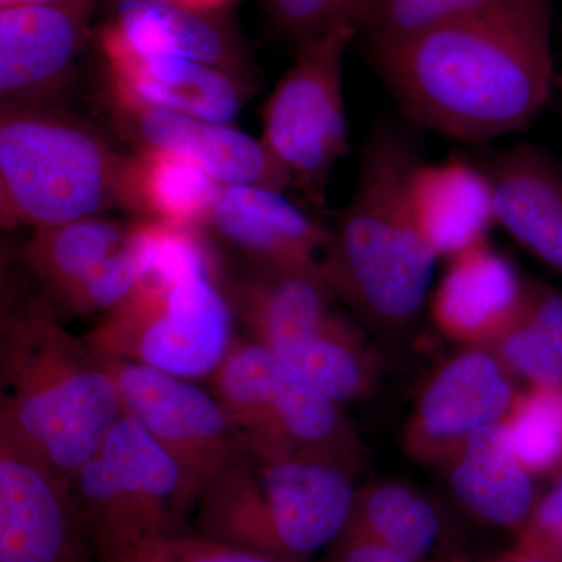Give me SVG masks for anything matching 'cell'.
I'll use <instances>...</instances> for the list:
<instances>
[{
    "label": "cell",
    "mask_w": 562,
    "mask_h": 562,
    "mask_svg": "<svg viewBox=\"0 0 562 562\" xmlns=\"http://www.w3.org/2000/svg\"><path fill=\"white\" fill-rule=\"evenodd\" d=\"M409 120L464 143L522 131L552 94V2L503 0L408 38L369 43Z\"/></svg>",
    "instance_id": "obj_1"
},
{
    "label": "cell",
    "mask_w": 562,
    "mask_h": 562,
    "mask_svg": "<svg viewBox=\"0 0 562 562\" xmlns=\"http://www.w3.org/2000/svg\"><path fill=\"white\" fill-rule=\"evenodd\" d=\"M0 417L72 479L124 414L102 358L46 297L10 294L0 319Z\"/></svg>",
    "instance_id": "obj_2"
},
{
    "label": "cell",
    "mask_w": 562,
    "mask_h": 562,
    "mask_svg": "<svg viewBox=\"0 0 562 562\" xmlns=\"http://www.w3.org/2000/svg\"><path fill=\"white\" fill-rule=\"evenodd\" d=\"M420 161L405 128L375 125L362 146L357 188L319 260L335 299L379 330L416 319L438 260L409 211V179Z\"/></svg>",
    "instance_id": "obj_3"
},
{
    "label": "cell",
    "mask_w": 562,
    "mask_h": 562,
    "mask_svg": "<svg viewBox=\"0 0 562 562\" xmlns=\"http://www.w3.org/2000/svg\"><path fill=\"white\" fill-rule=\"evenodd\" d=\"M351 473L330 461L269 460L243 449L199 495L198 532L281 562L305 561L346 530L357 495Z\"/></svg>",
    "instance_id": "obj_4"
},
{
    "label": "cell",
    "mask_w": 562,
    "mask_h": 562,
    "mask_svg": "<svg viewBox=\"0 0 562 562\" xmlns=\"http://www.w3.org/2000/svg\"><path fill=\"white\" fill-rule=\"evenodd\" d=\"M128 161L87 122L40 105H2V227L36 231L125 209Z\"/></svg>",
    "instance_id": "obj_5"
},
{
    "label": "cell",
    "mask_w": 562,
    "mask_h": 562,
    "mask_svg": "<svg viewBox=\"0 0 562 562\" xmlns=\"http://www.w3.org/2000/svg\"><path fill=\"white\" fill-rule=\"evenodd\" d=\"M233 316L214 268L149 273L83 341L99 357L202 379L235 341Z\"/></svg>",
    "instance_id": "obj_6"
},
{
    "label": "cell",
    "mask_w": 562,
    "mask_h": 562,
    "mask_svg": "<svg viewBox=\"0 0 562 562\" xmlns=\"http://www.w3.org/2000/svg\"><path fill=\"white\" fill-rule=\"evenodd\" d=\"M210 379L247 452L357 468L358 438L339 403L261 344L235 339Z\"/></svg>",
    "instance_id": "obj_7"
},
{
    "label": "cell",
    "mask_w": 562,
    "mask_h": 562,
    "mask_svg": "<svg viewBox=\"0 0 562 562\" xmlns=\"http://www.w3.org/2000/svg\"><path fill=\"white\" fill-rule=\"evenodd\" d=\"M85 539L92 553L183 532V476L171 454L122 414L99 452L72 476Z\"/></svg>",
    "instance_id": "obj_8"
},
{
    "label": "cell",
    "mask_w": 562,
    "mask_h": 562,
    "mask_svg": "<svg viewBox=\"0 0 562 562\" xmlns=\"http://www.w3.org/2000/svg\"><path fill=\"white\" fill-rule=\"evenodd\" d=\"M360 32L358 25L339 24L299 46L294 65L262 110V143L292 188L317 203L336 162L349 150L344 57Z\"/></svg>",
    "instance_id": "obj_9"
},
{
    "label": "cell",
    "mask_w": 562,
    "mask_h": 562,
    "mask_svg": "<svg viewBox=\"0 0 562 562\" xmlns=\"http://www.w3.org/2000/svg\"><path fill=\"white\" fill-rule=\"evenodd\" d=\"M101 358L116 383L124 414L138 420L179 465L184 506L194 512L203 487L244 449L220 401L188 379Z\"/></svg>",
    "instance_id": "obj_10"
},
{
    "label": "cell",
    "mask_w": 562,
    "mask_h": 562,
    "mask_svg": "<svg viewBox=\"0 0 562 562\" xmlns=\"http://www.w3.org/2000/svg\"><path fill=\"white\" fill-rule=\"evenodd\" d=\"M22 258L44 297L68 316L109 313L144 276L131 227L103 216L36 228Z\"/></svg>",
    "instance_id": "obj_11"
},
{
    "label": "cell",
    "mask_w": 562,
    "mask_h": 562,
    "mask_svg": "<svg viewBox=\"0 0 562 562\" xmlns=\"http://www.w3.org/2000/svg\"><path fill=\"white\" fill-rule=\"evenodd\" d=\"M87 552L72 480L0 417V562H77Z\"/></svg>",
    "instance_id": "obj_12"
},
{
    "label": "cell",
    "mask_w": 562,
    "mask_h": 562,
    "mask_svg": "<svg viewBox=\"0 0 562 562\" xmlns=\"http://www.w3.org/2000/svg\"><path fill=\"white\" fill-rule=\"evenodd\" d=\"M482 347L446 362L427 384L406 432L408 450L420 460L449 461L469 438L505 419L514 401L508 371Z\"/></svg>",
    "instance_id": "obj_13"
},
{
    "label": "cell",
    "mask_w": 562,
    "mask_h": 562,
    "mask_svg": "<svg viewBox=\"0 0 562 562\" xmlns=\"http://www.w3.org/2000/svg\"><path fill=\"white\" fill-rule=\"evenodd\" d=\"M111 102L117 125L138 149L183 155L202 166L222 187H262L281 192L292 188L290 176L261 138H254L227 122L121 99L111 98Z\"/></svg>",
    "instance_id": "obj_14"
},
{
    "label": "cell",
    "mask_w": 562,
    "mask_h": 562,
    "mask_svg": "<svg viewBox=\"0 0 562 562\" xmlns=\"http://www.w3.org/2000/svg\"><path fill=\"white\" fill-rule=\"evenodd\" d=\"M99 0L0 9L2 105H38L68 77Z\"/></svg>",
    "instance_id": "obj_15"
},
{
    "label": "cell",
    "mask_w": 562,
    "mask_h": 562,
    "mask_svg": "<svg viewBox=\"0 0 562 562\" xmlns=\"http://www.w3.org/2000/svg\"><path fill=\"white\" fill-rule=\"evenodd\" d=\"M206 227L266 269L313 268L331 236L283 192L262 187H222Z\"/></svg>",
    "instance_id": "obj_16"
},
{
    "label": "cell",
    "mask_w": 562,
    "mask_h": 562,
    "mask_svg": "<svg viewBox=\"0 0 562 562\" xmlns=\"http://www.w3.org/2000/svg\"><path fill=\"white\" fill-rule=\"evenodd\" d=\"M527 283L505 255L479 244L450 258L432 294V322L454 341L491 346L519 316Z\"/></svg>",
    "instance_id": "obj_17"
},
{
    "label": "cell",
    "mask_w": 562,
    "mask_h": 562,
    "mask_svg": "<svg viewBox=\"0 0 562 562\" xmlns=\"http://www.w3.org/2000/svg\"><path fill=\"white\" fill-rule=\"evenodd\" d=\"M110 98L232 124L249 98L241 74L173 55L105 57Z\"/></svg>",
    "instance_id": "obj_18"
},
{
    "label": "cell",
    "mask_w": 562,
    "mask_h": 562,
    "mask_svg": "<svg viewBox=\"0 0 562 562\" xmlns=\"http://www.w3.org/2000/svg\"><path fill=\"white\" fill-rule=\"evenodd\" d=\"M495 217L520 246L562 273V166L546 150L517 144L484 166Z\"/></svg>",
    "instance_id": "obj_19"
},
{
    "label": "cell",
    "mask_w": 562,
    "mask_h": 562,
    "mask_svg": "<svg viewBox=\"0 0 562 562\" xmlns=\"http://www.w3.org/2000/svg\"><path fill=\"white\" fill-rule=\"evenodd\" d=\"M409 211L420 238L438 258H453L487 241L495 217L486 171L471 161H420L408 184Z\"/></svg>",
    "instance_id": "obj_20"
},
{
    "label": "cell",
    "mask_w": 562,
    "mask_h": 562,
    "mask_svg": "<svg viewBox=\"0 0 562 562\" xmlns=\"http://www.w3.org/2000/svg\"><path fill=\"white\" fill-rule=\"evenodd\" d=\"M109 55H173L241 74V60L228 33L211 13L177 0H116L114 16L101 33Z\"/></svg>",
    "instance_id": "obj_21"
},
{
    "label": "cell",
    "mask_w": 562,
    "mask_h": 562,
    "mask_svg": "<svg viewBox=\"0 0 562 562\" xmlns=\"http://www.w3.org/2000/svg\"><path fill=\"white\" fill-rule=\"evenodd\" d=\"M233 314L246 325L251 341L268 350L319 330L336 316L335 299L319 265L313 268H255L224 290Z\"/></svg>",
    "instance_id": "obj_22"
},
{
    "label": "cell",
    "mask_w": 562,
    "mask_h": 562,
    "mask_svg": "<svg viewBox=\"0 0 562 562\" xmlns=\"http://www.w3.org/2000/svg\"><path fill=\"white\" fill-rule=\"evenodd\" d=\"M458 502L483 522L519 531L536 505L532 475L514 453L503 420L473 432L449 460Z\"/></svg>",
    "instance_id": "obj_23"
},
{
    "label": "cell",
    "mask_w": 562,
    "mask_h": 562,
    "mask_svg": "<svg viewBox=\"0 0 562 562\" xmlns=\"http://www.w3.org/2000/svg\"><path fill=\"white\" fill-rule=\"evenodd\" d=\"M221 188L183 155L138 149L128 161L125 209L146 214L147 220L199 228L209 222Z\"/></svg>",
    "instance_id": "obj_24"
},
{
    "label": "cell",
    "mask_w": 562,
    "mask_h": 562,
    "mask_svg": "<svg viewBox=\"0 0 562 562\" xmlns=\"http://www.w3.org/2000/svg\"><path fill=\"white\" fill-rule=\"evenodd\" d=\"M269 351L339 405L364 395L375 379L371 350L338 314L319 330Z\"/></svg>",
    "instance_id": "obj_25"
},
{
    "label": "cell",
    "mask_w": 562,
    "mask_h": 562,
    "mask_svg": "<svg viewBox=\"0 0 562 562\" xmlns=\"http://www.w3.org/2000/svg\"><path fill=\"white\" fill-rule=\"evenodd\" d=\"M349 530L372 536L416 562L441 541V517L427 498L397 483H379L355 495Z\"/></svg>",
    "instance_id": "obj_26"
},
{
    "label": "cell",
    "mask_w": 562,
    "mask_h": 562,
    "mask_svg": "<svg viewBox=\"0 0 562 562\" xmlns=\"http://www.w3.org/2000/svg\"><path fill=\"white\" fill-rule=\"evenodd\" d=\"M491 346L509 373L562 384V291L528 281L519 316Z\"/></svg>",
    "instance_id": "obj_27"
},
{
    "label": "cell",
    "mask_w": 562,
    "mask_h": 562,
    "mask_svg": "<svg viewBox=\"0 0 562 562\" xmlns=\"http://www.w3.org/2000/svg\"><path fill=\"white\" fill-rule=\"evenodd\" d=\"M506 435L524 468L536 475L562 473V384H530L516 392Z\"/></svg>",
    "instance_id": "obj_28"
},
{
    "label": "cell",
    "mask_w": 562,
    "mask_h": 562,
    "mask_svg": "<svg viewBox=\"0 0 562 562\" xmlns=\"http://www.w3.org/2000/svg\"><path fill=\"white\" fill-rule=\"evenodd\" d=\"M503 0H372L364 31L369 43L408 38L414 33L479 13Z\"/></svg>",
    "instance_id": "obj_29"
},
{
    "label": "cell",
    "mask_w": 562,
    "mask_h": 562,
    "mask_svg": "<svg viewBox=\"0 0 562 562\" xmlns=\"http://www.w3.org/2000/svg\"><path fill=\"white\" fill-rule=\"evenodd\" d=\"M92 557L98 562H281L199 532L184 531L110 547Z\"/></svg>",
    "instance_id": "obj_30"
},
{
    "label": "cell",
    "mask_w": 562,
    "mask_h": 562,
    "mask_svg": "<svg viewBox=\"0 0 562 562\" xmlns=\"http://www.w3.org/2000/svg\"><path fill=\"white\" fill-rule=\"evenodd\" d=\"M276 27L302 46L339 24L364 29L372 0H266Z\"/></svg>",
    "instance_id": "obj_31"
},
{
    "label": "cell",
    "mask_w": 562,
    "mask_h": 562,
    "mask_svg": "<svg viewBox=\"0 0 562 562\" xmlns=\"http://www.w3.org/2000/svg\"><path fill=\"white\" fill-rule=\"evenodd\" d=\"M327 550L324 562H416L379 539L349 528Z\"/></svg>",
    "instance_id": "obj_32"
},
{
    "label": "cell",
    "mask_w": 562,
    "mask_h": 562,
    "mask_svg": "<svg viewBox=\"0 0 562 562\" xmlns=\"http://www.w3.org/2000/svg\"><path fill=\"white\" fill-rule=\"evenodd\" d=\"M495 562H557L549 558L539 557V554L525 552V550L514 549L513 552L503 554Z\"/></svg>",
    "instance_id": "obj_33"
},
{
    "label": "cell",
    "mask_w": 562,
    "mask_h": 562,
    "mask_svg": "<svg viewBox=\"0 0 562 562\" xmlns=\"http://www.w3.org/2000/svg\"><path fill=\"white\" fill-rule=\"evenodd\" d=\"M183 5L190 7L192 10L202 11V13H213L231 2V0H177Z\"/></svg>",
    "instance_id": "obj_34"
},
{
    "label": "cell",
    "mask_w": 562,
    "mask_h": 562,
    "mask_svg": "<svg viewBox=\"0 0 562 562\" xmlns=\"http://www.w3.org/2000/svg\"><path fill=\"white\" fill-rule=\"evenodd\" d=\"M63 2H69V0H0V9H13V7L55 5V3Z\"/></svg>",
    "instance_id": "obj_35"
},
{
    "label": "cell",
    "mask_w": 562,
    "mask_h": 562,
    "mask_svg": "<svg viewBox=\"0 0 562 562\" xmlns=\"http://www.w3.org/2000/svg\"><path fill=\"white\" fill-rule=\"evenodd\" d=\"M77 562H98V561H95V558L92 557V553L90 550V552L81 554V557L79 558V561H77Z\"/></svg>",
    "instance_id": "obj_36"
},
{
    "label": "cell",
    "mask_w": 562,
    "mask_h": 562,
    "mask_svg": "<svg viewBox=\"0 0 562 562\" xmlns=\"http://www.w3.org/2000/svg\"><path fill=\"white\" fill-rule=\"evenodd\" d=\"M560 83H561V88H562V74H561V79H560Z\"/></svg>",
    "instance_id": "obj_37"
}]
</instances>
